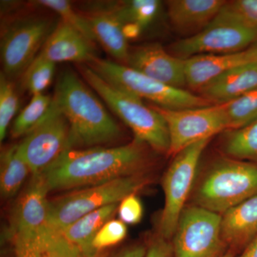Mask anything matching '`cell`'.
I'll list each match as a JSON object with an SVG mask.
<instances>
[{
  "label": "cell",
  "mask_w": 257,
  "mask_h": 257,
  "mask_svg": "<svg viewBox=\"0 0 257 257\" xmlns=\"http://www.w3.org/2000/svg\"><path fill=\"white\" fill-rule=\"evenodd\" d=\"M145 144L64 152L42 177L49 192L76 190L121 177L140 175L147 163Z\"/></svg>",
  "instance_id": "6da1fadb"
},
{
  "label": "cell",
  "mask_w": 257,
  "mask_h": 257,
  "mask_svg": "<svg viewBox=\"0 0 257 257\" xmlns=\"http://www.w3.org/2000/svg\"><path fill=\"white\" fill-rule=\"evenodd\" d=\"M48 193L42 182L33 181L18 199L9 232L14 257H86L50 224Z\"/></svg>",
  "instance_id": "7a4b0ae2"
},
{
  "label": "cell",
  "mask_w": 257,
  "mask_h": 257,
  "mask_svg": "<svg viewBox=\"0 0 257 257\" xmlns=\"http://www.w3.org/2000/svg\"><path fill=\"white\" fill-rule=\"evenodd\" d=\"M53 100L68 121L70 150L99 147L116 141L121 135L119 125L72 71L61 74Z\"/></svg>",
  "instance_id": "3957f363"
},
{
  "label": "cell",
  "mask_w": 257,
  "mask_h": 257,
  "mask_svg": "<svg viewBox=\"0 0 257 257\" xmlns=\"http://www.w3.org/2000/svg\"><path fill=\"white\" fill-rule=\"evenodd\" d=\"M83 78L111 110L133 130L135 140L157 152L169 153L170 134L163 116L141 99L111 85L87 64L79 68Z\"/></svg>",
  "instance_id": "277c9868"
},
{
  "label": "cell",
  "mask_w": 257,
  "mask_h": 257,
  "mask_svg": "<svg viewBox=\"0 0 257 257\" xmlns=\"http://www.w3.org/2000/svg\"><path fill=\"white\" fill-rule=\"evenodd\" d=\"M257 194V165L239 160L216 162L194 195L196 206L224 214Z\"/></svg>",
  "instance_id": "5b68a950"
},
{
  "label": "cell",
  "mask_w": 257,
  "mask_h": 257,
  "mask_svg": "<svg viewBox=\"0 0 257 257\" xmlns=\"http://www.w3.org/2000/svg\"><path fill=\"white\" fill-rule=\"evenodd\" d=\"M86 64L111 85L140 99L153 101L160 107L185 109L211 105V102L202 96L195 95L181 88L172 87L126 65L97 57Z\"/></svg>",
  "instance_id": "8992f818"
},
{
  "label": "cell",
  "mask_w": 257,
  "mask_h": 257,
  "mask_svg": "<svg viewBox=\"0 0 257 257\" xmlns=\"http://www.w3.org/2000/svg\"><path fill=\"white\" fill-rule=\"evenodd\" d=\"M149 181L143 174L128 176L49 199V221L52 226L63 231L89 213L109 204H119L130 194L141 190Z\"/></svg>",
  "instance_id": "52a82bcc"
},
{
  "label": "cell",
  "mask_w": 257,
  "mask_h": 257,
  "mask_svg": "<svg viewBox=\"0 0 257 257\" xmlns=\"http://www.w3.org/2000/svg\"><path fill=\"white\" fill-rule=\"evenodd\" d=\"M257 43V28L246 23L228 7L227 3L214 20L201 31L172 46L175 56H193L239 52Z\"/></svg>",
  "instance_id": "ba28073f"
},
{
  "label": "cell",
  "mask_w": 257,
  "mask_h": 257,
  "mask_svg": "<svg viewBox=\"0 0 257 257\" xmlns=\"http://www.w3.org/2000/svg\"><path fill=\"white\" fill-rule=\"evenodd\" d=\"M56 26L50 19L40 17L8 23L1 35L3 73L10 79L23 76Z\"/></svg>",
  "instance_id": "9c48e42d"
},
{
  "label": "cell",
  "mask_w": 257,
  "mask_h": 257,
  "mask_svg": "<svg viewBox=\"0 0 257 257\" xmlns=\"http://www.w3.org/2000/svg\"><path fill=\"white\" fill-rule=\"evenodd\" d=\"M209 141L203 140L179 152L165 173L162 182L165 207L161 214L160 233L166 239L175 234L192 188L199 160Z\"/></svg>",
  "instance_id": "30bf717a"
},
{
  "label": "cell",
  "mask_w": 257,
  "mask_h": 257,
  "mask_svg": "<svg viewBox=\"0 0 257 257\" xmlns=\"http://www.w3.org/2000/svg\"><path fill=\"white\" fill-rule=\"evenodd\" d=\"M18 150L32 176L42 175L70 150L69 123L53 98L46 116L25 135Z\"/></svg>",
  "instance_id": "8fae6325"
},
{
  "label": "cell",
  "mask_w": 257,
  "mask_h": 257,
  "mask_svg": "<svg viewBox=\"0 0 257 257\" xmlns=\"http://www.w3.org/2000/svg\"><path fill=\"white\" fill-rule=\"evenodd\" d=\"M174 257H219L224 241L221 216L198 206L184 209L174 234Z\"/></svg>",
  "instance_id": "7c38bea8"
},
{
  "label": "cell",
  "mask_w": 257,
  "mask_h": 257,
  "mask_svg": "<svg viewBox=\"0 0 257 257\" xmlns=\"http://www.w3.org/2000/svg\"><path fill=\"white\" fill-rule=\"evenodd\" d=\"M152 107L165 119L170 134L169 154L175 156L187 147L211 140L214 135L229 128L224 104L185 109Z\"/></svg>",
  "instance_id": "4fadbf2b"
},
{
  "label": "cell",
  "mask_w": 257,
  "mask_h": 257,
  "mask_svg": "<svg viewBox=\"0 0 257 257\" xmlns=\"http://www.w3.org/2000/svg\"><path fill=\"white\" fill-rule=\"evenodd\" d=\"M128 67L172 87L187 85L185 60L171 55L159 44H149L130 52Z\"/></svg>",
  "instance_id": "5bb4252c"
},
{
  "label": "cell",
  "mask_w": 257,
  "mask_h": 257,
  "mask_svg": "<svg viewBox=\"0 0 257 257\" xmlns=\"http://www.w3.org/2000/svg\"><path fill=\"white\" fill-rule=\"evenodd\" d=\"M255 62L257 43L239 52L193 56L185 59L187 84L199 89L225 72Z\"/></svg>",
  "instance_id": "9a60e30c"
},
{
  "label": "cell",
  "mask_w": 257,
  "mask_h": 257,
  "mask_svg": "<svg viewBox=\"0 0 257 257\" xmlns=\"http://www.w3.org/2000/svg\"><path fill=\"white\" fill-rule=\"evenodd\" d=\"M93 43L61 20L38 55L55 64L62 62L88 64L96 57Z\"/></svg>",
  "instance_id": "2e32d148"
},
{
  "label": "cell",
  "mask_w": 257,
  "mask_h": 257,
  "mask_svg": "<svg viewBox=\"0 0 257 257\" xmlns=\"http://www.w3.org/2000/svg\"><path fill=\"white\" fill-rule=\"evenodd\" d=\"M257 87V62L245 64L221 74L199 89L209 102L224 104Z\"/></svg>",
  "instance_id": "e0dca14e"
},
{
  "label": "cell",
  "mask_w": 257,
  "mask_h": 257,
  "mask_svg": "<svg viewBox=\"0 0 257 257\" xmlns=\"http://www.w3.org/2000/svg\"><path fill=\"white\" fill-rule=\"evenodd\" d=\"M83 15L90 25L96 41L114 59L126 64L130 51L127 40L123 33L122 23L99 3L88 5Z\"/></svg>",
  "instance_id": "ac0fdd59"
},
{
  "label": "cell",
  "mask_w": 257,
  "mask_h": 257,
  "mask_svg": "<svg viewBox=\"0 0 257 257\" xmlns=\"http://www.w3.org/2000/svg\"><path fill=\"white\" fill-rule=\"evenodd\" d=\"M257 234V194L231 208L221 217V235L225 244L246 247Z\"/></svg>",
  "instance_id": "d6986e66"
},
{
  "label": "cell",
  "mask_w": 257,
  "mask_h": 257,
  "mask_svg": "<svg viewBox=\"0 0 257 257\" xmlns=\"http://www.w3.org/2000/svg\"><path fill=\"white\" fill-rule=\"evenodd\" d=\"M226 4L223 0H171L167 2L169 18L181 31L203 30Z\"/></svg>",
  "instance_id": "ffe728a7"
},
{
  "label": "cell",
  "mask_w": 257,
  "mask_h": 257,
  "mask_svg": "<svg viewBox=\"0 0 257 257\" xmlns=\"http://www.w3.org/2000/svg\"><path fill=\"white\" fill-rule=\"evenodd\" d=\"M119 204H109L83 216L63 230L64 235L86 257H99L93 250V239L101 228L117 212Z\"/></svg>",
  "instance_id": "44dd1931"
},
{
  "label": "cell",
  "mask_w": 257,
  "mask_h": 257,
  "mask_svg": "<svg viewBox=\"0 0 257 257\" xmlns=\"http://www.w3.org/2000/svg\"><path fill=\"white\" fill-rule=\"evenodd\" d=\"M0 164L1 195L5 199H10L18 194L31 170L20 155L18 145L6 147L2 151Z\"/></svg>",
  "instance_id": "7402d4cb"
},
{
  "label": "cell",
  "mask_w": 257,
  "mask_h": 257,
  "mask_svg": "<svg viewBox=\"0 0 257 257\" xmlns=\"http://www.w3.org/2000/svg\"><path fill=\"white\" fill-rule=\"evenodd\" d=\"M103 8L110 12L124 25L135 23L146 28L156 18L160 7L157 0H133L123 2H100Z\"/></svg>",
  "instance_id": "603a6c76"
},
{
  "label": "cell",
  "mask_w": 257,
  "mask_h": 257,
  "mask_svg": "<svg viewBox=\"0 0 257 257\" xmlns=\"http://www.w3.org/2000/svg\"><path fill=\"white\" fill-rule=\"evenodd\" d=\"M224 147L226 153L236 160L257 162V119L230 132Z\"/></svg>",
  "instance_id": "cb8c5ba5"
},
{
  "label": "cell",
  "mask_w": 257,
  "mask_h": 257,
  "mask_svg": "<svg viewBox=\"0 0 257 257\" xmlns=\"http://www.w3.org/2000/svg\"><path fill=\"white\" fill-rule=\"evenodd\" d=\"M52 98L43 93L32 96L30 103L24 108L13 122L11 128L12 136L15 138L25 136L40 124L52 105Z\"/></svg>",
  "instance_id": "d4e9b609"
},
{
  "label": "cell",
  "mask_w": 257,
  "mask_h": 257,
  "mask_svg": "<svg viewBox=\"0 0 257 257\" xmlns=\"http://www.w3.org/2000/svg\"><path fill=\"white\" fill-rule=\"evenodd\" d=\"M224 104L229 128L237 130L257 119V87Z\"/></svg>",
  "instance_id": "484cf974"
},
{
  "label": "cell",
  "mask_w": 257,
  "mask_h": 257,
  "mask_svg": "<svg viewBox=\"0 0 257 257\" xmlns=\"http://www.w3.org/2000/svg\"><path fill=\"white\" fill-rule=\"evenodd\" d=\"M55 63L40 55L29 66L23 75L22 84L32 96L42 94L53 79Z\"/></svg>",
  "instance_id": "4316f807"
},
{
  "label": "cell",
  "mask_w": 257,
  "mask_h": 257,
  "mask_svg": "<svg viewBox=\"0 0 257 257\" xmlns=\"http://www.w3.org/2000/svg\"><path fill=\"white\" fill-rule=\"evenodd\" d=\"M35 4L45 7L55 12L62 18V21L77 30L83 36L91 42L96 41L95 37L87 19L83 15H79L72 8L68 1L65 0H38Z\"/></svg>",
  "instance_id": "83f0119b"
},
{
  "label": "cell",
  "mask_w": 257,
  "mask_h": 257,
  "mask_svg": "<svg viewBox=\"0 0 257 257\" xmlns=\"http://www.w3.org/2000/svg\"><path fill=\"white\" fill-rule=\"evenodd\" d=\"M19 108V98L14 84L3 72L0 74V141L6 137L8 128Z\"/></svg>",
  "instance_id": "f1b7e54d"
},
{
  "label": "cell",
  "mask_w": 257,
  "mask_h": 257,
  "mask_svg": "<svg viewBox=\"0 0 257 257\" xmlns=\"http://www.w3.org/2000/svg\"><path fill=\"white\" fill-rule=\"evenodd\" d=\"M127 234L126 224L120 219H111L98 231L92 241V248L99 256V253L122 241Z\"/></svg>",
  "instance_id": "f546056e"
},
{
  "label": "cell",
  "mask_w": 257,
  "mask_h": 257,
  "mask_svg": "<svg viewBox=\"0 0 257 257\" xmlns=\"http://www.w3.org/2000/svg\"><path fill=\"white\" fill-rule=\"evenodd\" d=\"M119 219L126 224H137L143 216V207L141 201L135 194L128 195L121 200L118 207Z\"/></svg>",
  "instance_id": "4dcf8cb0"
},
{
  "label": "cell",
  "mask_w": 257,
  "mask_h": 257,
  "mask_svg": "<svg viewBox=\"0 0 257 257\" xmlns=\"http://www.w3.org/2000/svg\"><path fill=\"white\" fill-rule=\"evenodd\" d=\"M227 5L246 23L257 28V0H236Z\"/></svg>",
  "instance_id": "1f68e13d"
},
{
  "label": "cell",
  "mask_w": 257,
  "mask_h": 257,
  "mask_svg": "<svg viewBox=\"0 0 257 257\" xmlns=\"http://www.w3.org/2000/svg\"><path fill=\"white\" fill-rule=\"evenodd\" d=\"M145 257H174L172 243L160 236L154 240L147 248Z\"/></svg>",
  "instance_id": "d6a6232c"
},
{
  "label": "cell",
  "mask_w": 257,
  "mask_h": 257,
  "mask_svg": "<svg viewBox=\"0 0 257 257\" xmlns=\"http://www.w3.org/2000/svg\"><path fill=\"white\" fill-rule=\"evenodd\" d=\"M147 251L143 245H134L109 257H145Z\"/></svg>",
  "instance_id": "836d02e7"
},
{
  "label": "cell",
  "mask_w": 257,
  "mask_h": 257,
  "mask_svg": "<svg viewBox=\"0 0 257 257\" xmlns=\"http://www.w3.org/2000/svg\"><path fill=\"white\" fill-rule=\"evenodd\" d=\"M123 33L126 40L135 39L141 33L143 28L135 23H127L123 25Z\"/></svg>",
  "instance_id": "e575fe53"
},
{
  "label": "cell",
  "mask_w": 257,
  "mask_h": 257,
  "mask_svg": "<svg viewBox=\"0 0 257 257\" xmlns=\"http://www.w3.org/2000/svg\"><path fill=\"white\" fill-rule=\"evenodd\" d=\"M239 257H257V234L248 243Z\"/></svg>",
  "instance_id": "d590c367"
},
{
  "label": "cell",
  "mask_w": 257,
  "mask_h": 257,
  "mask_svg": "<svg viewBox=\"0 0 257 257\" xmlns=\"http://www.w3.org/2000/svg\"><path fill=\"white\" fill-rule=\"evenodd\" d=\"M233 256H234V253H233L232 251H229L223 253V254H221L219 257H233Z\"/></svg>",
  "instance_id": "8d00e7d4"
}]
</instances>
